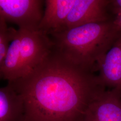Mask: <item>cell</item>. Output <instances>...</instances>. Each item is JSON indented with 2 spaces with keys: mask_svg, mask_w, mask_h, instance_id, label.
Instances as JSON below:
<instances>
[{
  "mask_svg": "<svg viewBox=\"0 0 121 121\" xmlns=\"http://www.w3.org/2000/svg\"><path fill=\"white\" fill-rule=\"evenodd\" d=\"M94 73L54 50L27 76L8 82L23 100L25 121H83L89 105L106 90Z\"/></svg>",
  "mask_w": 121,
  "mask_h": 121,
  "instance_id": "1",
  "label": "cell"
},
{
  "mask_svg": "<svg viewBox=\"0 0 121 121\" xmlns=\"http://www.w3.org/2000/svg\"><path fill=\"white\" fill-rule=\"evenodd\" d=\"M121 35L113 20L91 23L49 36L54 51L74 65L96 71L98 62Z\"/></svg>",
  "mask_w": 121,
  "mask_h": 121,
  "instance_id": "2",
  "label": "cell"
},
{
  "mask_svg": "<svg viewBox=\"0 0 121 121\" xmlns=\"http://www.w3.org/2000/svg\"><path fill=\"white\" fill-rule=\"evenodd\" d=\"M18 29L21 32L20 78L27 76L47 59L54 50V43L48 35L40 30Z\"/></svg>",
  "mask_w": 121,
  "mask_h": 121,
  "instance_id": "3",
  "label": "cell"
},
{
  "mask_svg": "<svg viewBox=\"0 0 121 121\" xmlns=\"http://www.w3.org/2000/svg\"><path fill=\"white\" fill-rule=\"evenodd\" d=\"M44 0H0V16L19 29L39 30L43 17Z\"/></svg>",
  "mask_w": 121,
  "mask_h": 121,
  "instance_id": "4",
  "label": "cell"
},
{
  "mask_svg": "<svg viewBox=\"0 0 121 121\" xmlns=\"http://www.w3.org/2000/svg\"><path fill=\"white\" fill-rule=\"evenodd\" d=\"M111 0H75L65 22L64 30L112 20L108 13Z\"/></svg>",
  "mask_w": 121,
  "mask_h": 121,
  "instance_id": "5",
  "label": "cell"
},
{
  "mask_svg": "<svg viewBox=\"0 0 121 121\" xmlns=\"http://www.w3.org/2000/svg\"><path fill=\"white\" fill-rule=\"evenodd\" d=\"M83 121H121V92L104 91L89 105Z\"/></svg>",
  "mask_w": 121,
  "mask_h": 121,
  "instance_id": "6",
  "label": "cell"
},
{
  "mask_svg": "<svg viewBox=\"0 0 121 121\" xmlns=\"http://www.w3.org/2000/svg\"><path fill=\"white\" fill-rule=\"evenodd\" d=\"M95 70L104 86L121 92V35L98 62Z\"/></svg>",
  "mask_w": 121,
  "mask_h": 121,
  "instance_id": "7",
  "label": "cell"
},
{
  "mask_svg": "<svg viewBox=\"0 0 121 121\" xmlns=\"http://www.w3.org/2000/svg\"><path fill=\"white\" fill-rule=\"evenodd\" d=\"M75 0H46L43 17L39 27L40 30L51 35L64 30L65 22Z\"/></svg>",
  "mask_w": 121,
  "mask_h": 121,
  "instance_id": "8",
  "label": "cell"
},
{
  "mask_svg": "<svg viewBox=\"0 0 121 121\" xmlns=\"http://www.w3.org/2000/svg\"><path fill=\"white\" fill-rule=\"evenodd\" d=\"M25 119L22 98L8 82L0 89V121H25Z\"/></svg>",
  "mask_w": 121,
  "mask_h": 121,
  "instance_id": "9",
  "label": "cell"
},
{
  "mask_svg": "<svg viewBox=\"0 0 121 121\" xmlns=\"http://www.w3.org/2000/svg\"><path fill=\"white\" fill-rule=\"evenodd\" d=\"M20 47L21 32L18 29L16 36L10 44L2 64L0 65V78L8 82L20 77Z\"/></svg>",
  "mask_w": 121,
  "mask_h": 121,
  "instance_id": "10",
  "label": "cell"
},
{
  "mask_svg": "<svg viewBox=\"0 0 121 121\" xmlns=\"http://www.w3.org/2000/svg\"><path fill=\"white\" fill-rule=\"evenodd\" d=\"M17 32L18 30L8 27L4 17L0 16V65L2 64L10 44Z\"/></svg>",
  "mask_w": 121,
  "mask_h": 121,
  "instance_id": "11",
  "label": "cell"
},
{
  "mask_svg": "<svg viewBox=\"0 0 121 121\" xmlns=\"http://www.w3.org/2000/svg\"><path fill=\"white\" fill-rule=\"evenodd\" d=\"M109 9H111L112 13L116 15L121 12V0H111Z\"/></svg>",
  "mask_w": 121,
  "mask_h": 121,
  "instance_id": "12",
  "label": "cell"
},
{
  "mask_svg": "<svg viewBox=\"0 0 121 121\" xmlns=\"http://www.w3.org/2000/svg\"><path fill=\"white\" fill-rule=\"evenodd\" d=\"M114 20V22L121 31V12L117 13Z\"/></svg>",
  "mask_w": 121,
  "mask_h": 121,
  "instance_id": "13",
  "label": "cell"
}]
</instances>
